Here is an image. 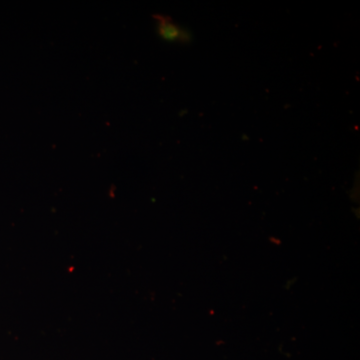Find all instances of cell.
I'll return each mask as SVG.
<instances>
[{
  "mask_svg": "<svg viewBox=\"0 0 360 360\" xmlns=\"http://www.w3.org/2000/svg\"><path fill=\"white\" fill-rule=\"evenodd\" d=\"M156 30L161 39L170 42H187L191 34L186 30L180 28L172 18L165 15H155Z\"/></svg>",
  "mask_w": 360,
  "mask_h": 360,
  "instance_id": "6da1fadb",
  "label": "cell"
}]
</instances>
